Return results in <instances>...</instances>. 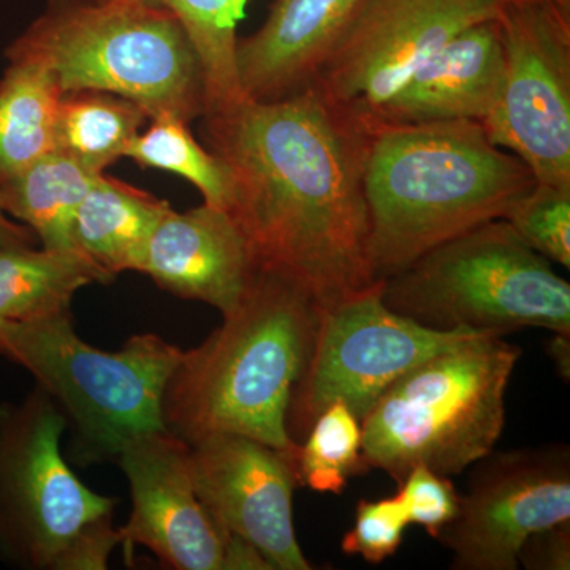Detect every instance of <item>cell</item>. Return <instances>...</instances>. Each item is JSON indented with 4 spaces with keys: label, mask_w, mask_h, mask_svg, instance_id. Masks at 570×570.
Instances as JSON below:
<instances>
[{
    "label": "cell",
    "mask_w": 570,
    "mask_h": 570,
    "mask_svg": "<svg viewBox=\"0 0 570 570\" xmlns=\"http://www.w3.org/2000/svg\"><path fill=\"white\" fill-rule=\"evenodd\" d=\"M204 137L230 181L228 213L261 268L332 305L377 284L370 261V130L316 85L205 112Z\"/></svg>",
    "instance_id": "1"
},
{
    "label": "cell",
    "mask_w": 570,
    "mask_h": 570,
    "mask_svg": "<svg viewBox=\"0 0 570 570\" xmlns=\"http://www.w3.org/2000/svg\"><path fill=\"white\" fill-rule=\"evenodd\" d=\"M321 305L294 277L258 268L238 306L200 346L183 351L165 387V430L186 444L239 434L298 452L287 412L313 351Z\"/></svg>",
    "instance_id": "2"
},
{
    "label": "cell",
    "mask_w": 570,
    "mask_h": 570,
    "mask_svg": "<svg viewBox=\"0 0 570 570\" xmlns=\"http://www.w3.org/2000/svg\"><path fill=\"white\" fill-rule=\"evenodd\" d=\"M535 183L480 122L376 127L363 175L374 277L387 279L434 246L502 219Z\"/></svg>",
    "instance_id": "3"
},
{
    "label": "cell",
    "mask_w": 570,
    "mask_h": 570,
    "mask_svg": "<svg viewBox=\"0 0 570 570\" xmlns=\"http://www.w3.org/2000/svg\"><path fill=\"white\" fill-rule=\"evenodd\" d=\"M7 58L40 63L62 94H112L149 119L189 122L208 104L204 66L181 22L142 0H48Z\"/></svg>",
    "instance_id": "4"
},
{
    "label": "cell",
    "mask_w": 570,
    "mask_h": 570,
    "mask_svg": "<svg viewBox=\"0 0 570 570\" xmlns=\"http://www.w3.org/2000/svg\"><path fill=\"white\" fill-rule=\"evenodd\" d=\"M523 354L502 336L469 341L412 367L362 420V459L400 483L423 464L459 475L497 448L505 392Z\"/></svg>",
    "instance_id": "5"
},
{
    "label": "cell",
    "mask_w": 570,
    "mask_h": 570,
    "mask_svg": "<svg viewBox=\"0 0 570 570\" xmlns=\"http://www.w3.org/2000/svg\"><path fill=\"white\" fill-rule=\"evenodd\" d=\"M67 420L45 390L0 406V553L32 570H102L121 546L116 499L62 456Z\"/></svg>",
    "instance_id": "6"
},
{
    "label": "cell",
    "mask_w": 570,
    "mask_h": 570,
    "mask_svg": "<svg viewBox=\"0 0 570 570\" xmlns=\"http://www.w3.org/2000/svg\"><path fill=\"white\" fill-rule=\"evenodd\" d=\"M390 309L428 328L570 335V284L504 219L471 228L382 281Z\"/></svg>",
    "instance_id": "7"
},
{
    "label": "cell",
    "mask_w": 570,
    "mask_h": 570,
    "mask_svg": "<svg viewBox=\"0 0 570 570\" xmlns=\"http://www.w3.org/2000/svg\"><path fill=\"white\" fill-rule=\"evenodd\" d=\"M0 354L24 366L61 409L82 461L115 460L130 438L165 430L163 403L183 351L154 333L119 351L89 346L70 314L3 322Z\"/></svg>",
    "instance_id": "8"
},
{
    "label": "cell",
    "mask_w": 570,
    "mask_h": 570,
    "mask_svg": "<svg viewBox=\"0 0 570 570\" xmlns=\"http://www.w3.org/2000/svg\"><path fill=\"white\" fill-rule=\"evenodd\" d=\"M485 335L490 333L442 332L401 316L382 299V281L321 307L313 351L292 393L288 436L295 442L306 438L317 415L336 401L362 422L412 367Z\"/></svg>",
    "instance_id": "9"
},
{
    "label": "cell",
    "mask_w": 570,
    "mask_h": 570,
    "mask_svg": "<svg viewBox=\"0 0 570 570\" xmlns=\"http://www.w3.org/2000/svg\"><path fill=\"white\" fill-rule=\"evenodd\" d=\"M497 20L504 81L482 126L535 181L570 189V0H509Z\"/></svg>",
    "instance_id": "10"
},
{
    "label": "cell",
    "mask_w": 570,
    "mask_h": 570,
    "mask_svg": "<svg viewBox=\"0 0 570 570\" xmlns=\"http://www.w3.org/2000/svg\"><path fill=\"white\" fill-rule=\"evenodd\" d=\"M498 9L497 0H363L314 85L366 127L434 52Z\"/></svg>",
    "instance_id": "11"
},
{
    "label": "cell",
    "mask_w": 570,
    "mask_h": 570,
    "mask_svg": "<svg viewBox=\"0 0 570 570\" xmlns=\"http://www.w3.org/2000/svg\"><path fill=\"white\" fill-rule=\"evenodd\" d=\"M472 466L459 513L436 540L453 570H517L532 532L570 521L569 445L493 450Z\"/></svg>",
    "instance_id": "12"
},
{
    "label": "cell",
    "mask_w": 570,
    "mask_h": 570,
    "mask_svg": "<svg viewBox=\"0 0 570 570\" xmlns=\"http://www.w3.org/2000/svg\"><path fill=\"white\" fill-rule=\"evenodd\" d=\"M187 445L195 490L225 531L253 543L273 569H314L294 527L298 452L227 433Z\"/></svg>",
    "instance_id": "13"
},
{
    "label": "cell",
    "mask_w": 570,
    "mask_h": 570,
    "mask_svg": "<svg viewBox=\"0 0 570 570\" xmlns=\"http://www.w3.org/2000/svg\"><path fill=\"white\" fill-rule=\"evenodd\" d=\"M115 460L132 499L129 520L119 528L127 558L140 546L171 569L224 570L232 534L195 490L189 445L170 431H151L130 438Z\"/></svg>",
    "instance_id": "14"
},
{
    "label": "cell",
    "mask_w": 570,
    "mask_h": 570,
    "mask_svg": "<svg viewBox=\"0 0 570 570\" xmlns=\"http://www.w3.org/2000/svg\"><path fill=\"white\" fill-rule=\"evenodd\" d=\"M261 266L239 225L208 204L168 209L154 228L141 273L165 291L227 316L245 298Z\"/></svg>",
    "instance_id": "15"
},
{
    "label": "cell",
    "mask_w": 570,
    "mask_h": 570,
    "mask_svg": "<svg viewBox=\"0 0 570 570\" xmlns=\"http://www.w3.org/2000/svg\"><path fill=\"white\" fill-rule=\"evenodd\" d=\"M504 70V43L497 18L475 22L420 66L371 116L367 130L452 121L483 124L497 107Z\"/></svg>",
    "instance_id": "16"
},
{
    "label": "cell",
    "mask_w": 570,
    "mask_h": 570,
    "mask_svg": "<svg viewBox=\"0 0 570 570\" xmlns=\"http://www.w3.org/2000/svg\"><path fill=\"white\" fill-rule=\"evenodd\" d=\"M362 2L276 0L262 28L236 47L246 99L269 102L314 85Z\"/></svg>",
    "instance_id": "17"
},
{
    "label": "cell",
    "mask_w": 570,
    "mask_h": 570,
    "mask_svg": "<svg viewBox=\"0 0 570 570\" xmlns=\"http://www.w3.org/2000/svg\"><path fill=\"white\" fill-rule=\"evenodd\" d=\"M170 208L167 202L104 174L75 216V245L112 279L124 272L141 273L154 228Z\"/></svg>",
    "instance_id": "18"
},
{
    "label": "cell",
    "mask_w": 570,
    "mask_h": 570,
    "mask_svg": "<svg viewBox=\"0 0 570 570\" xmlns=\"http://www.w3.org/2000/svg\"><path fill=\"white\" fill-rule=\"evenodd\" d=\"M111 281L81 250H0V321L20 324L70 314L80 288Z\"/></svg>",
    "instance_id": "19"
},
{
    "label": "cell",
    "mask_w": 570,
    "mask_h": 570,
    "mask_svg": "<svg viewBox=\"0 0 570 570\" xmlns=\"http://www.w3.org/2000/svg\"><path fill=\"white\" fill-rule=\"evenodd\" d=\"M102 175L52 151L18 174L0 178V206L31 228L41 247L80 250L73 239L75 216Z\"/></svg>",
    "instance_id": "20"
},
{
    "label": "cell",
    "mask_w": 570,
    "mask_h": 570,
    "mask_svg": "<svg viewBox=\"0 0 570 570\" xmlns=\"http://www.w3.org/2000/svg\"><path fill=\"white\" fill-rule=\"evenodd\" d=\"M0 81V178L56 149V124L63 94L40 63L9 59Z\"/></svg>",
    "instance_id": "21"
},
{
    "label": "cell",
    "mask_w": 570,
    "mask_h": 570,
    "mask_svg": "<svg viewBox=\"0 0 570 570\" xmlns=\"http://www.w3.org/2000/svg\"><path fill=\"white\" fill-rule=\"evenodd\" d=\"M149 116L122 97L97 91L63 94L56 124L55 151L94 174L126 157Z\"/></svg>",
    "instance_id": "22"
},
{
    "label": "cell",
    "mask_w": 570,
    "mask_h": 570,
    "mask_svg": "<svg viewBox=\"0 0 570 570\" xmlns=\"http://www.w3.org/2000/svg\"><path fill=\"white\" fill-rule=\"evenodd\" d=\"M174 14L200 56L206 82V110L217 111L246 99L238 80V24L249 0H142ZM204 112V115H205Z\"/></svg>",
    "instance_id": "23"
},
{
    "label": "cell",
    "mask_w": 570,
    "mask_h": 570,
    "mask_svg": "<svg viewBox=\"0 0 570 570\" xmlns=\"http://www.w3.org/2000/svg\"><path fill=\"white\" fill-rule=\"evenodd\" d=\"M127 148L126 157L145 168L170 171L194 184L205 204L228 212L230 181L223 163L195 140L184 119L160 115Z\"/></svg>",
    "instance_id": "24"
},
{
    "label": "cell",
    "mask_w": 570,
    "mask_h": 570,
    "mask_svg": "<svg viewBox=\"0 0 570 570\" xmlns=\"http://www.w3.org/2000/svg\"><path fill=\"white\" fill-rule=\"evenodd\" d=\"M305 439L296 456L299 485L340 494L348 479L367 471L362 459V422L346 404L336 401L326 406Z\"/></svg>",
    "instance_id": "25"
},
{
    "label": "cell",
    "mask_w": 570,
    "mask_h": 570,
    "mask_svg": "<svg viewBox=\"0 0 570 570\" xmlns=\"http://www.w3.org/2000/svg\"><path fill=\"white\" fill-rule=\"evenodd\" d=\"M502 219L535 253L570 268V189L535 183Z\"/></svg>",
    "instance_id": "26"
},
{
    "label": "cell",
    "mask_w": 570,
    "mask_h": 570,
    "mask_svg": "<svg viewBox=\"0 0 570 570\" xmlns=\"http://www.w3.org/2000/svg\"><path fill=\"white\" fill-rule=\"evenodd\" d=\"M409 524L406 508L397 494L377 501L360 499L354 527L344 534L341 549L348 557L381 564L400 549Z\"/></svg>",
    "instance_id": "27"
},
{
    "label": "cell",
    "mask_w": 570,
    "mask_h": 570,
    "mask_svg": "<svg viewBox=\"0 0 570 570\" xmlns=\"http://www.w3.org/2000/svg\"><path fill=\"white\" fill-rule=\"evenodd\" d=\"M397 485V498L406 508L409 523L422 527L433 539H438L459 513V491L448 475L438 474L433 469L419 464Z\"/></svg>",
    "instance_id": "28"
},
{
    "label": "cell",
    "mask_w": 570,
    "mask_h": 570,
    "mask_svg": "<svg viewBox=\"0 0 570 570\" xmlns=\"http://www.w3.org/2000/svg\"><path fill=\"white\" fill-rule=\"evenodd\" d=\"M519 564L528 570H569L570 521L532 532L521 546Z\"/></svg>",
    "instance_id": "29"
},
{
    "label": "cell",
    "mask_w": 570,
    "mask_h": 570,
    "mask_svg": "<svg viewBox=\"0 0 570 570\" xmlns=\"http://www.w3.org/2000/svg\"><path fill=\"white\" fill-rule=\"evenodd\" d=\"M37 236L24 224L17 223L0 206V250L36 247Z\"/></svg>",
    "instance_id": "30"
},
{
    "label": "cell",
    "mask_w": 570,
    "mask_h": 570,
    "mask_svg": "<svg viewBox=\"0 0 570 570\" xmlns=\"http://www.w3.org/2000/svg\"><path fill=\"white\" fill-rule=\"evenodd\" d=\"M570 335L554 333L546 343L547 355L557 367L562 381L569 382L570 377Z\"/></svg>",
    "instance_id": "31"
},
{
    "label": "cell",
    "mask_w": 570,
    "mask_h": 570,
    "mask_svg": "<svg viewBox=\"0 0 570 570\" xmlns=\"http://www.w3.org/2000/svg\"><path fill=\"white\" fill-rule=\"evenodd\" d=\"M498 3H501V2H509V0H497Z\"/></svg>",
    "instance_id": "32"
},
{
    "label": "cell",
    "mask_w": 570,
    "mask_h": 570,
    "mask_svg": "<svg viewBox=\"0 0 570 570\" xmlns=\"http://www.w3.org/2000/svg\"><path fill=\"white\" fill-rule=\"evenodd\" d=\"M2 325H3V321H0V326H2Z\"/></svg>",
    "instance_id": "33"
}]
</instances>
